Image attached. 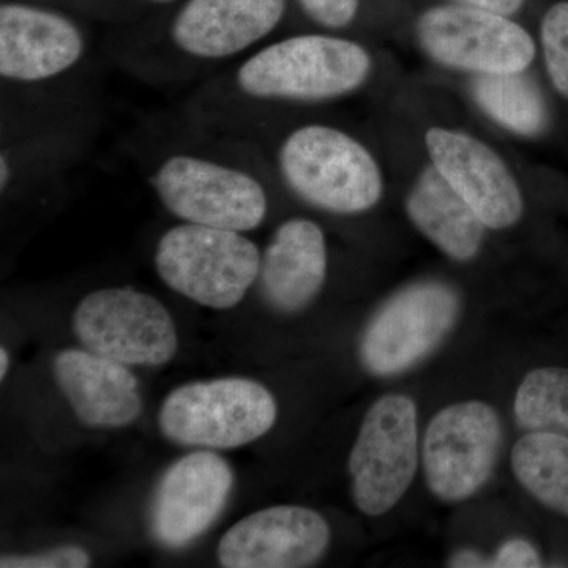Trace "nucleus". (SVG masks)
<instances>
[{
	"label": "nucleus",
	"instance_id": "1",
	"mask_svg": "<svg viewBox=\"0 0 568 568\" xmlns=\"http://www.w3.org/2000/svg\"><path fill=\"white\" fill-rule=\"evenodd\" d=\"M373 71L364 44L332 32L267 41L201 82L181 114L209 132L233 134L278 106H315L361 91Z\"/></svg>",
	"mask_w": 568,
	"mask_h": 568
},
{
	"label": "nucleus",
	"instance_id": "2",
	"mask_svg": "<svg viewBox=\"0 0 568 568\" xmlns=\"http://www.w3.org/2000/svg\"><path fill=\"white\" fill-rule=\"evenodd\" d=\"M136 142L144 182L179 222L252 233L267 220L271 182L253 145L209 132L181 112L148 123Z\"/></svg>",
	"mask_w": 568,
	"mask_h": 568
},
{
	"label": "nucleus",
	"instance_id": "3",
	"mask_svg": "<svg viewBox=\"0 0 568 568\" xmlns=\"http://www.w3.org/2000/svg\"><path fill=\"white\" fill-rule=\"evenodd\" d=\"M286 9L287 0H181L162 29L115 41L104 52L155 88H196L267 43Z\"/></svg>",
	"mask_w": 568,
	"mask_h": 568
},
{
	"label": "nucleus",
	"instance_id": "4",
	"mask_svg": "<svg viewBox=\"0 0 568 568\" xmlns=\"http://www.w3.org/2000/svg\"><path fill=\"white\" fill-rule=\"evenodd\" d=\"M91 41L63 11L7 0L0 6L2 108L50 106L95 97Z\"/></svg>",
	"mask_w": 568,
	"mask_h": 568
},
{
	"label": "nucleus",
	"instance_id": "5",
	"mask_svg": "<svg viewBox=\"0 0 568 568\" xmlns=\"http://www.w3.org/2000/svg\"><path fill=\"white\" fill-rule=\"evenodd\" d=\"M272 164L298 201L331 215L372 211L384 194V174L364 142L324 122L301 123L276 141Z\"/></svg>",
	"mask_w": 568,
	"mask_h": 568
},
{
	"label": "nucleus",
	"instance_id": "6",
	"mask_svg": "<svg viewBox=\"0 0 568 568\" xmlns=\"http://www.w3.org/2000/svg\"><path fill=\"white\" fill-rule=\"evenodd\" d=\"M263 253L246 233L179 222L153 253L160 280L174 293L213 310L234 308L260 278Z\"/></svg>",
	"mask_w": 568,
	"mask_h": 568
},
{
	"label": "nucleus",
	"instance_id": "7",
	"mask_svg": "<svg viewBox=\"0 0 568 568\" xmlns=\"http://www.w3.org/2000/svg\"><path fill=\"white\" fill-rule=\"evenodd\" d=\"M276 416L274 395L263 384L222 377L174 388L164 398L159 425L179 446L227 450L271 432Z\"/></svg>",
	"mask_w": 568,
	"mask_h": 568
},
{
	"label": "nucleus",
	"instance_id": "8",
	"mask_svg": "<svg viewBox=\"0 0 568 568\" xmlns=\"http://www.w3.org/2000/svg\"><path fill=\"white\" fill-rule=\"evenodd\" d=\"M73 332L85 349L126 366L168 364L179 347L166 306L129 286L84 295L74 308Z\"/></svg>",
	"mask_w": 568,
	"mask_h": 568
},
{
	"label": "nucleus",
	"instance_id": "9",
	"mask_svg": "<svg viewBox=\"0 0 568 568\" xmlns=\"http://www.w3.org/2000/svg\"><path fill=\"white\" fill-rule=\"evenodd\" d=\"M417 466L416 403L383 396L366 413L347 463L355 506L368 517L387 514L413 484Z\"/></svg>",
	"mask_w": 568,
	"mask_h": 568
},
{
	"label": "nucleus",
	"instance_id": "10",
	"mask_svg": "<svg viewBox=\"0 0 568 568\" xmlns=\"http://www.w3.org/2000/svg\"><path fill=\"white\" fill-rule=\"evenodd\" d=\"M417 39L439 65L476 77L523 73L537 54L532 36L510 17L459 3L424 11L417 21Z\"/></svg>",
	"mask_w": 568,
	"mask_h": 568
},
{
	"label": "nucleus",
	"instance_id": "11",
	"mask_svg": "<svg viewBox=\"0 0 568 568\" xmlns=\"http://www.w3.org/2000/svg\"><path fill=\"white\" fill-rule=\"evenodd\" d=\"M459 297L439 282L410 284L377 310L361 342V361L372 375L394 376L433 353L454 328Z\"/></svg>",
	"mask_w": 568,
	"mask_h": 568
},
{
	"label": "nucleus",
	"instance_id": "12",
	"mask_svg": "<svg viewBox=\"0 0 568 568\" xmlns=\"http://www.w3.org/2000/svg\"><path fill=\"white\" fill-rule=\"evenodd\" d=\"M500 443L503 426L487 403L463 402L437 413L422 448L432 491L448 503L476 495L495 470Z\"/></svg>",
	"mask_w": 568,
	"mask_h": 568
},
{
	"label": "nucleus",
	"instance_id": "13",
	"mask_svg": "<svg viewBox=\"0 0 568 568\" xmlns=\"http://www.w3.org/2000/svg\"><path fill=\"white\" fill-rule=\"evenodd\" d=\"M429 162L473 207L489 230H507L521 220L525 200L510 168L473 134L433 126L425 134Z\"/></svg>",
	"mask_w": 568,
	"mask_h": 568
},
{
	"label": "nucleus",
	"instance_id": "14",
	"mask_svg": "<svg viewBox=\"0 0 568 568\" xmlns=\"http://www.w3.org/2000/svg\"><path fill=\"white\" fill-rule=\"evenodd\" d=\"M233 488V467L220 455L197 450L178 459L153 493V537L171 549L192 544L223 514Z\"/></svg>",
	"mask_w": 568,
	"mask_h": 568
},
{
	"label": "nucleus",
	"instance_id": "15",
	"mask_svg": "<svg viewBox=\"0 0 568 568\" xmlns=\"http://www.w3.org/2000/svg\"><path fill=\"white\" fill-rule=\"evenodd\" d=\"M331 537L327 521L312 508H264L226 530L216 558L226 568L310 567L323 558Z\"/></svg>",
	"mask_w": 568,
	"mask_h": 568
},
{
	"label": "nucleus",
	"instance_id": "16",
	"mask_svg": "<svg viewBox=\"0 0 568 568\" xmlns=\"http://www.w3.org/2000/svg\"><path fill=\"white\" fill-rule=\"evenodd\" d=\"M55 383L89 428H122L142 413L136 376L129 366L89 349H63L52 362Z\"/></svg>",
	"mask_w": 568,
	"mask_h": 568
},
{
	"label": "nucleus",
	"instance_id": "17",
	"mask_svg": "<svg viewBox=\"0 0 568 568\" xmlns=\"http://www.w3.org/2000/svg\"><path fill=\"white\" fill-rule=\"evenodd\" d=\"M328 253L323 227L310 219L284 220L261 260V294L282 313L306 308L327 280Z\"/></svg>",
	"mask_w": 568,
	"mask_h": 568
},
{
	"label": "nucleus",
	"instance_id": "18",
	"mask_svg": "<svg viewBox=\"0 0 568 568\" xmlns=\"http://www.w3.org/2000/svg\"><path fill=\"white\" fill-rule=\"evenodd\" d=\"M406 212L414 226L452 260L465 263L480 252L487 226L433 164L407 193Z\"/></svg>",
	"mask_w": 568,
	"mask_h": 568
},
{
	"label": "nucleus",
	"instance_id": "19",
	"mask_svg": "<svg viewBox=\"0 0 568 568\" xmlns=\"http://www.w3.org/2000/svg\"><path fill=\"white\" fill-rule=\"evenodd\" d=\"M470 92L477 106L508 132L532 138L547 129V104L525 71L477 74L470 82Z\"/></svg>",
	"mask_w": 568,
	"mask_h": 568
},
{
	"label": "nucleus",
	"instance_id": "20",
	"mask_svg": "<svg viewBox=\"0 0 568 568\" xmlns=\"http://www.w3.org/2000/svg\"><path fill=\"white\" fill-rule=\"evenodd\" d=\"M519 484L551 510L568 517V436L530 432L511 450Z\"/></svg>",
	"mask_w": 568,
	"mask_h": 568
},
{
	"label": "nucleus",
	"instance_id": "21",
	"mask_svg": "<svg viewBox=\"0 0 568 568\" xmlns=\"http://www.w3.org/2000/svg\"><path fill=\"white\" fill-rule=\"evenodd\" d=\"M515 416L529 432L568 436V368L530 372L515 396Z\"/></svg>",
	"mask_w": 568,
	"mask_h": 568
},
{
	"label": "nucleus",
	"instance_id": "22",
	"mask_svg": "<svg viewBox=\"0 0 568 568\" xmlns=\"http://www.w3.org/2000/svg\"><path fill=\"white\" fill-rule=\"evenodd\" d=\"M540 40L549 81L568 100V0L555 3L545 13Z\"/></svg>",
	"mask_w": 568,
	"mask_h": 568
},
{
	"label": "nucleus",
	"instance_id": "23",
	"mask_svg": "<svg viewBox=\"0 0 568 568\" xmlns=\"http://www.w3.org/2000/svg\"><path fill=\"white\" fill-rule=\"evenodd\" d=\"M306 18L317 28L338 32L357 18L362 0H295Z\"/></svg>",
	"mask_w": 568,
	"mask_h": 568
},
{
	"label": "nucleus",
	"instance_id": "24",
	"mask_svg": "<svg viewBox=\"0 0 568 568\" xmlns=\"http://www.w3.org/2000/svg\"><path fill=\"white\" fill-rule=\"evenodd\" d=\"M91 555L84 548L74 545L36 555H3L0 558L2 568H85L91 566Z\"/></svg>",
	"mask_w": 568,
	"mask_h": 568
},
{
	"label": "nucleus",
	"instance_id": "25",
	"mask_svg": "<svg viewBox=\"0 0 568 568\" xmlns=\"http://www.w3.org/2000/svg\"><path fill=\"white\" fill-rule=\"evenodd\" d=\"M540 555L536 547L525 538H511L497 549L491 567L497 568H536L541 567Z\"/></svg>",
	"mask_w": 568,
	"mask_h": 568
},
{
	"label": "nucleus",
	"instance_id": "26",
	"mask_svg": "<svg viewBox=\"0 0 568 568\" xmlns=\"http://www.w3.org/2000/svg\"><path fill=\"white\" fill-rule=\"evenodd\" d=\"M455 2L473 9L493 11L504 17H514L525 6V0H455Z\"/></svg>",
	"mask_w": 568,
	"mask_h": 568
},
{
	"label": "nucleus",
	"instance_id": "27",
	"mask_svg": "<svg viewBox=\"0 0 568 568\" xmlns=\"http://www.w3.org/2000/svg\"><path fill=\"white\" fill-rule=\"evenodd\" d=\"M448 566L450 567H491V560L485 559L484 556L478 555L477 551H473V549H463V551H458L457 555L452 556L450 560H448Z\"/></svg>",
	"mask_w": 568,
	"mask_h": 568
},
{
	"label": "nucleus",
	"instance_id": "28",
	"mask_svg": "<svg viewBox=\"0 0 568 568\" xmlns=\"http://www.w3.org/2000/svg\"><path fill=\"white\" fill-rule=\"evenodd\" d=\"M10 368V354L9 351L6 349V347H2L0 349V377H6L7 373H9Z\"/></svg>",
	"mask_w": 568,
	"mask_h": 568
},
{
	"label": "nucleus",
	"instance_id": "29",
	"mask_svg": "<svg viewBox=\"0 0 568 568\" xmlns=\"http://www.w3.org/2000/svg\"><path fill=\"white\" fill-rule=\"evenodd\" d=\"M132 2L144 3V6H171V3L181 2V0H132Z\"/></svg>",
	"mask_w": 568,
	"mask_h": 568
}]
</instances>
